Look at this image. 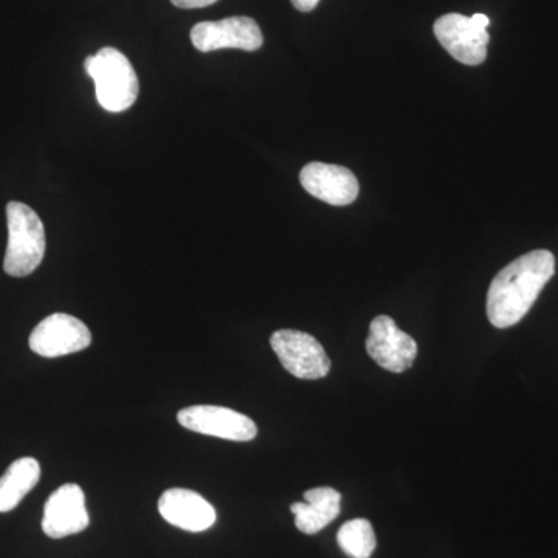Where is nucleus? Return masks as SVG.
I'll list each match as a JSON object with an SVG mask.
<instances>
[{"instance_id":"10","label":"nucleus","mask_w":558,"mask_h":558,"mask_svg":"<svg viewBox=\"0 0 558 558\" xmlns=\"http://www.w3.org/2000/svg\"><path fill=\"white\" fill-rule=\"evenodd\" d=\"M86 497L78 484H64L53 492L44 506L43 531L47 537L64 538L89 526Z\"/></svg>"},{"instance_id":"7","label":"nucleus","mask_w":558,"mask_h":558,"mask_svg":"<svg viewBox=\"0 0 558 558\" xmlns=\"http://www.w3.org/2000/svg\"><path fill=\"white\" fill-rule=\"evenodd\" d=\"M190 36L193 46L202 53L222 49L256 51L264 44L259 25L247 16L201 22V24L194 25Z\"/></svg>"},{"instance_id":"17","label":"nucleus","mask_w":558,"mask_h":558,"mask_svg":"<svg viewBox=\"0 0 558 558\" xmlns=\"http://www.w3.org/2000/svg\"><path fill=\"white\" fill-rule=\"evenodd\" d=\"M290 2L296 10L310 13V11L317 9L319 0H290Z\"/></svg>"},{"instance_id":"2","label":"nucleus","mask_w":558,"mask_h":558,"mask_svg":"<svg viewBox=\"0 0 558 558\" xmlns=\"http://www.w3.org/2000/svg\"><path fill=\"white\" fill-rule=\"evenodd\" d=\"M9 245H7L3 270L10 277L24 278L38 269L46 255V230L38 213L22 204L7 205Z\"/></svg>"},{"instance_id":"15","label":"nucleus","mask_w":558,"mask_h":558,"mask_svg":"<svg viewBox=\"0 0 558 558\" xmlns=\"http://www.w3.org/2000/svg\"><path fill=\"white\" fill-rule=\"evenodd\" d=\"M337 543L349 558H371L377 546L373 524L365 519L347 521L339 529Z\"/></svg>"},{"instance_id":"8","label":"nucleus","mask_w":558,"mask_h":558,"mask_svg":"<svg viewBox=\"0 0 558 558\" xmlns=\"http://www.w3.org/2000/svg\"><path fill=\"white\" fill-rule=\"evenodd\" d=\"M366 351L380 368L400 374L413 366L417 343L413 337L398 328L395 319L379 315L371 322Z\"/></svg>"},{"instance_id":"4","label":"nucleus","mask_w":558,"mask_h":558,"mask_svg":"<svg viewBox=\"0 0 558 558\" xmlns=\"http://www.w3.org/2000/svg\"><path fill=\"white\" fill-rule=\"evenodd\" d=\"M271 349L282 368L303 380H318L328 376L330 360L325 348L311 333L281 329L270 337Z\"/></svg>"},{"instance_id":"5","label":"nucleus","mask_w":558,"mask_h":558,"mask_svg":"<svg viewBox=\"0 0 558 558\" xmlns=\"http://www.w3.org/2000/svg\"><path fill=\"white\" fill-rule=\"evenodd\" d=\"M178 421L191 432L234 442H248L258 435V427L252 418L226 407H186L179 411Z\"/></svg>"},{"instance_id":"11","label":"nucleus","mask_w":558,"mask_h":558,"mask_svg":"<svg viewBox=\"0 0 558 558\" xmlns=\"http://www.w3.org/2000/svg\"><path fill=\"white\" fill-rule=\"evenodd\" d=\"M300 182L311 196L333 207L352 204L359 196L357 178L340 165L312 161L301 170Z\"/></svg>"},{"instance_id":"1","label":"nucleus","mask_w":558,"mask_h":558,"mask_svg":"<svg viewBox=\"0 0 558 558\" xmlns=\"http://www.w3.org/2000/svg\"><path fill=\"white\" fill-rule=\"evenodd\" d=\"M556 274L549 250H534L498 271L487 292V317L498 329L515 326L526 317L539 293Z\"/></svg>"},{"instance_id":"13","label":"nucleus","mask_w":558,"mask_h":558,"mask_svg":"<svg viewBox=\"0 0 558 558\" xmlns=\"http://www.w3.org/2000/svg\"><path fill=\"white\" fill-rule=\"evenodd\" d=\"M304 499L306 502L290 506V512L295 515V526L303 534H318L340 515L341 495L336 488H311L304 494Z\"/></svg>"},{"instance_id":"9","label":"nucleus","mask_w":558,"mask_h":558,"mask_svg":"<svg viewBox=\"0 0 558 558\" xmlns=\"http://www.w3.org/2000/svg\"><path fill=\"white\" fill-rule=\"evenodd\" d=\"M436 38L454 60L465 65H480L486 61L490 36L472 17L449 13L440 16L433 25Z\"/></svg>"},{"instance_id":"6","label":"nucleus","mask_w":558,"mask_h":558,"mask_svg":"<svg viewBox=\"0 0 558 558\" xmlns=\"http://www.w3.org/2000/svg\"><path fill=\"white\" fill-rule=\"evenodd\" d=\"M92 343L89 328L81 319L69 314H53L44 318L33 329L31 349L46 359L64 357L84 351Z\"/></svg>"},{"instance_id":"16","label":"nucleus","mask_w":558,"mask_h":558,"mask_svg":"<svg viewBox=\"0 0 558 558\" xmlns=\"http://www.w3.org/2000/svg\"><path fill=\"white\" fill-rule=\"evenodd\" d=\"M218 0H171L172 5L178 9L193 10V9H205V7L213 5Z\"/></svg>"},{"instance_id":"3","label":"nucleus","mask_w":558,"mask_h":558,"mask_svg":"<svg viewBox=\"0 0 558 558\" xmlns=\"http://www.w3.org/2000/svg\"><path fill=\"white\" fill-rule=\"evenodd\" d=\"M87 75L94 80L95 94L102 109L123 112L138 97V78L131 61L113 47H105L84 61Z\"/></svg>"},{"instance_id":"14","label":"nucleus","mask_w":558,"mask_h":558,"mask_svg":"<svg viewBox=\"0 0 558 558\" xmlns=\"http://www.w3.org/2000/svg\"><path fill=\"white\" fill-rule=\"evenodd\" d=\"M40 478V465L35 458H20L0 478V512H11L31 494Z\"/></svg>"},{"instance_id":"18","label":"nucleus","mask_w":558,"mask_h":558,"mask_svg":"<svg viewBox=\"0 0 558 558\" xmlns=\"http://www.w3.org/2000/svg\"><path fill=\"white\" fill-rule=\"evenodd\" d=\"M472 21L475 22V24L478 25V27L486 28V31H487L488 24H490V20H488L486 14H481V13L473 14Z\"/></svg>"},{"instance_id":"12","label":"nucleus","mask_w":558,"mask_h":558,"mask_svg":"<svg viewBox=\"0 0 558 558\" xmlns=\"http://www.w3.org/2000/svg\"><path fill=\"white\" fill-rule=\"evenodd\" d=\"M159 512L172 526L186 532H204L216 523V510L189 488H170L159 499Z\"/></svg>"}]
</instances>
